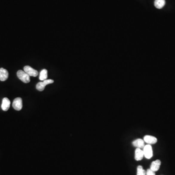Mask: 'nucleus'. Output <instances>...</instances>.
Wrapping results in <instances>:
<instances>
[{"mask_svg":"<svg viewBox=\"0 0 175 175\" xmlns=\"http://www.w3.org/2000/svg\"><path fill=\"white\" fill-rule=\"evenodd\" d=\"M17 76L21 81L25 83L30 82V76L27 73H26L24 71L19 70L17 73Z\"/></svg>","mask_w":175,"mask_h":175,"instance_id":"obj_1","label":"nucleus"},{"mask_svg":"<svg viewBox=\"0 0 175 175\" xmlns=\"http://www.w3.org/2000/svg\"><path fill=\"white\" fill-rule=\"evenodd\" d=\"M54 82V81L52 79H46L43 82H40L38 83L36 85V89L38 90L39 91L42 92L44 90L45 87L46 85L48 84H50L53 83Z\"/></svg>","mask_w":175,"mask_h":175,"instance_id":"obj_2","label":"nucleus"},{"mask_svg":"<svg viewBox=\"0 0 175 175\" xmlns=\"http://www.w3.org/2000/svg\"><path fill=\"white\" fill-rule=\"evenodd\" d=\"M144 156L148 159H150L153 156V150L152 148L150 145H147L144 147Z\"/></svg>","mask_w":175,"mask_h":175,"instance_id":"obj_3","label":"nucleus"},{"mask_svg":"<svg viewBox=\"0 0 175 175\" xmlns=\"http://www.w3.org/2000/svg\"><path fill=\"white\" fill-rule=\"evenodd\" d=\"M12 106L16 110H21L22 108V99L20 97H17L13 101Z\"/></svg>","mask_w":175,"mask_h":175,"instance_id":"obj_4","label":"nucleus"},{"mask_svg":"<svg viewBox=\"0 0 175 175\" xmlns=\"http://www.w3.org/2000/svg\"><path fill=\"white\" fill-rule=\"evenodd\" d=\"M24 71L27 73L30 76H33L36 77L38 75V72L37 70L34 69L33 68L30 67L29 66H25L24 67Z\"/></svg>","mask_w":175,"mask_h":175,"instance_id":"obj_5","label":"nucleus"},{"mask_svg":"<svg viewBox=\"0 0 175 175\" xmlns=\"http://www.w3.org/2000/svg\"><path fill=\"white\" fill-rule=\"evenodd\" d=\"M144 157V153L143 150L141 148H137L135 152V159L136 161H141Z\"/></svg>","mask_w":175,"mask_h":175,"instance_id":"obj_6","label":"nucleus"},{"mask_svg":"<svg viewBox=\"0 0 175 175\" xmlns=\"http://www.w3.org/2000/svg\"><path fill=\"white\" fill-rule=\"evenodd\" d=\"M144 141L148 145L155 144L157 142V139L154 136L146 135L144 138Z\"/></svg>","mask_w":175,"mask_h":175,"instance_id":"obj_7","label":"nucleus"},{"mask_svg":"<svg viewBox=\"0 0 175 175\" xmlns=\"http://www.w3.org/2000/svg\"><path fill=\"white\" fill-rule=\"evenodd\" d=\"M10 106V101L8 98L5 97L3 99L2 104H1V108L4 111H7L9 110Z\"/></svg>","mask_w":175,"mask_h":175,"instance_id":"obj_8","label":"nucleus"},{"mask_svg":"<svg viewBox=\"0 0 175 175\" xmlns=\"http://www.w3.org/2000/svg\"><path fill=\"white\" fill-rule=\"evenodd\" d=\"M132 145L136 148H144L145 146V142L144 140L141 139H138L134 140L132 142Z\"/></svg>","mask_w":175,"mask_h":175,"instance_id":"obj_9","label":"nucleus"},{"mask_svg":"<svg viewBox=\"0 0 175 175\" xmlns=\"http://www.w3.org/2000/svg\"><path fill=\"white\" fill-rule=\"evenodd\" d=\"M8 77V72L4 68H0V80L4 81L7 79Z\"/></svg>","mask_w":175,"mask_h":175,"instance_id":"obj_10","label":"nucleus"},{"mask_svg":"<svg viewBox=\"0 0 175 175\" xmlns=\"http://www.w3.org/2000/svg\"><path fill=\"white\" fill-rule=\"evenodd\" d=\"M161 162L159 159H157L156 161H153L152 162L151 166H150V169L152 170H153L154 172L158 171L159 169V167L161 166Z\"/></svg>","mask_w":175,"mask_h":175,"instance_id":"obj_11","label":"nucleus"},{"mask_svg":"<svg viewBox=\"0 0 175 175\" xmlns=\"http://www.w3.org/2000/svg\"><path fill=\"white\" fill-rule=\"evenodd\" d=\"M165 4V0H155L154 1L155 7L158 9L162 8Z\"/></svg>","mask_w":175,"mask_h":175,"instance_id":"obj_12","label":"nucleus"},{"mask_svg":"<svg viewBox=\"0 0 175 175\" xmlns=\"http://www.w3.org/2000/svg\"><path fill=\"white\" fill-rule=\"evenodd\" d=\"M47 70L46 69H43L41 71L39 75V80L41 81H44L45 80L47 79Z\"/></svg>","mask_w":175,"mask_h":175,"instance_id":"obj_13","label":"nucleus"},{"mask_svg":"<svg viewBox=\"0 0 175 175\" xmlns=\"http://www.w3.org/2000/svg\"><path fill=\"white\" fill-rule=\"evenodd\" d=\"M137 175H146V171L143 169L141 165L138 166Z\"/></svg>","mask_w":175,"mask_h":175,"instance_id":"obj_14","label":"nucleus"},{"mask_svg":"<svg viewBox=\"0 0 175 175\" xmlns=\"http://www.w3.org/2000/svg\"><path fill=\"white\" fill-rule=\"evenodd\" d=\"M146 175H155L154 171L152 170L151 169H148L146 172Z\"/></svg>","mask_w":175,"mask_h":175,"instance_id":"obj_15","label":"nucleus"}]
</instances>
